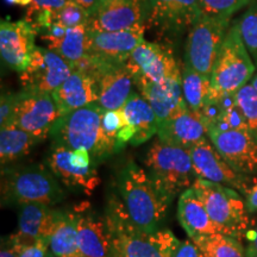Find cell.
Instances as JSON below:
<instances>
[{"label":"cell","instance_id":"cell-1","mask_svg":"<svg viewBox=\"0 0 257 257\" xmlns=\"http://www.w3.org/2000/svg\"><path fill=\"white\" fill-rule=\"evenodd\" d=\"M105 110L98 102L61 115L51 127L53 144L68 149H87L94 163L101 162L117 153V143L105 133L102 117Z\"/></svg>","mask_w":257,"mask_h":257},{"label":"cell","instance_id":"cell-2","mask_svg":"<svg viewBox=\"0 0 257 257\" xmlns=\"http://www.w3.org/2000/svg\"><path fill=\"white\" fill-rule=\"evenodd\" d=\"M118 189L128 217L148 232L160 230L170 202L159 192L147 170L127 161L117 176Z\"/></svg>","mask_w":257,"mask_h":257},{"label":"cell","instance_id":"cell-3","mask_svg":"<svg viewBox=\"0 0 257 257\" xmlns=\"http://www.w3.org/2000/svg\"><path fill=\"white\" fill-rule=\"evenodd\" d=\"M66 198L61 182L42 165L11 166L2 169L3 206L59 204Z\"/></svg>","mask_w":257,"mask_h":257},{"label":"cell","instance_id":"cell-4","mask_svg":"<svg viewBox=\"0 0 257 257\" xmlns=\"http://www.w3.org/2000/svg\"><path fill=\"white\" fill-rule=\"evenodd\" d=\"M106 221L112 236L120 243L125 257H173L180 240L168 229L148 232L128 217L123 201L111 198L106 207Z\"/></svg>","mask_w":257,"mask_h":257},{"label":"cell","instance_id":"cell-5","mask_svg":"<svg viewBox=\"0 0 257 257\" xmlns=\"http://www.w3.org/2000/svg\"><path fill=\"white\" fill-rule=\"evenodd\" d=\"M255 69V63L240 36L238 21L234 22L227 30L214 62L206 104L217 102L225 96L236 94L252 80Z\"/></svg>","mask_w":257,"mask_h":257},{"label":"cell","instance_id":"cell-6","mask_svg":"<svg viewBox=\"0 0 257 257\" xmlns=\"http://www.w3.org/2000/svg\"><path fill=\"white\" fill-rule=\"evenodd\" d=\"M144 165L159 192L169 202L180 192L192 187L198 179L188 150L160 140H156L148 149Z\"/></svg>","mask_w":257,"mask_h":257},{"label":"cell","instance_id":"cell-7","mask_svg":"<svg viewBox=\"0 0 257 257\" xmlns=\"http://www.w3.org/2000/svg\"><path fill=\"white\" fill-rule=\"evenodd\" d=\"M146 25L119 31L88 30L86 56L75 69L96 74L102 69L125 64L133 51L144 41Z\"/></svg>","mask_w":257,"mask_h":257},{"label":"cell","instance_id":"cell-8","mask_svg":"<svg viewBox=\"0 0 257 257\" xmlns=\"http://www.w3.org/2000/svg\"><path fill=\"white\" fill-rule=\"evenodd\" d=\"M212 220L229 236L239 239L249 226L245 201L236 189L198 178L192 186Z\"/></svg>","mask_w":257,"mask_h":257},{"label":"cell","instance_id":"cell-9","mask_svg":"<svg viewBox=\"0 0 257 257\" xmlns=\"http://www.w3.org/2000/svg\"><path fill=\"white\" fill-rule=\"evenodd\" d=\"M230 18L226 16L201 15L188 31L185 61L204 76L211 78L218 53L229 30Z\"/></svg>","mask_w":257,"mask_h":257},{"label":"cell","instance_id":"cell-10","mask_svg":"<svg viewBox=\"0 0 257 257\" xmlns=\"http://www.w3.org/2000/svg\"><path fill=\"white\" fill-rule=\"evenodd\" d=\"M137 88L148 83L181 80V69L169 47L156 42L142 43L125 63Z\"/></svg>","mask_w":257,"mask_h":257},{"label":"cell","instance_id":"cell-11","mask_svg":"<svg viewBox=\"0 0 257 257\" xmlns=\"http://www.w3.org/2000/svg\"><path fill=\"white\" fill-rule=\"evenodd\" d=\"M200 0H147V29L162 36H179L201 17Z\"/></svg>","mask_w":257,"mask_h":257},{"label":"cell","instance_id":"cell-12","mask_svg":"<svg viewBox=\"0 0 257 257\" xmlns=\"http://www.w3.org/2000/svg\"><path fill=\"white\" fill-rule=\"evenodd\" d=\"M60 117L53 94L46 92L18 91V101L8 126H17L28 133L47 138Z\"/></svg>","mask_w":257,"mask_h":257},{"label":"cell","instance_id":"cell-13","mask_svg":"<svg viewBox=\"0 0 257 257\" xmlns=\"http://www.w3.org/2000/svg\"><path fill=\"white\" fill-rule=\"evenodd\" d=\"M207 137L233 170L246 176L257 174V136L251 131L208 128Z\"/></svg>","mask_w":257,"mask_h":257},{"label":"cell","instance_id":"cell-14","mask_svg":"<svg viewBox=\"0 0 257 257\" xmlns=\"http://www.w3.org/2000/svg\"><path fill=\"white\" fill-rule=\"evenodd\" d=\"M198 178L217 182L246 195L251 189V178L242 175L227 165L211 141L204 138L188 149Z\"/></svg>","mask_w":257,"mask_h":257},{"label":"cell","instance_id":"cell-15","mask_svg":"<svg viewBox=\"0 0 257 257\" xmlns=\"http://www.w3.org/2000/svg\"><path fill=\"white\" fill-rule=\"evenodd\" d=\"M73 69L66 60L48 48L36 47L28 68L19 75L23 89L53 93L59 88Z\"/></svg>","mask_w":257,"mask_h":257},{"label":"cell","instance_id":"cell-16","mask_svg":"<svg viewBox=\"0 0 257 257\" xmlns=\"http://www.w3.org/2000/svg\"><path fill=\"white\" fill-rule=\"evenodd\" d=\"M37 35L36 28L27 19L18 22L3 19L0 23V54L3 63L19 73L27 69L36 49L35 40Z\"/></svg>","mask_w":257,"mask_h":257},{"label":"cell","instance_id":"cell-17","mask_svg":"<svg viewBox=\"0 0 257 257\" xmlns=\"http://www.w3.org/2000/svg\"><path fill=\"white\" fill-rule=\"evenodd\" d=\"M146 11L147 0H104L89 17L88 30L119 31L133 29L144 24Z\"/></svg>","mask_w":257,"mask_h":257},{"label":"cell","instance_id":"cell-18","mask_svg":"<svg viewBox=\"0 0 257 257\" xmlns=\"http://www.w3.org/2000/svg\"><path fill=\"white\" fill-rule=\"evenodd\" d=\"M46 166L61 184L91 195L100 184L95 167L81 168L72 161V149L51 144L46 159Z\"/></svg>","mask_w":257,"mask_h":257},{"label":"cell","instance_id":"cell-19","mask_svg":"<svg viewBox=\"0 0 257 257\" xmlns=\"http://www.w3.org/2000/svg\"><path fill=\"white\" fill-rule=\"evenodd\" d=\"M78 214V238L82 257H111V233L106 217L99 216L88 204L74 207Z\"/></svg>","mask_w":257,"mask_h":257},{"label":"cell","instance_id":"cell-20","mask_svg":"<svg viewBox=\"0 0 257 257\" xmlns=\"http://www.w3.org/2000/svg\"><path fill=\"white\" fill-rule=\"evenodd\" d=\"M67 211L55 210L43 204H27L19 206L18 229L12 236L23 244L50 238Z\"/></svg>","mask_w":257,"mask_h":257},{"label":"cell","instance_id":"cell-21","mask_svg":"<svg viewBox=\"0 0 257 257\" xmlns=\"http://www.w3.org/2000/svg\"><path fill=\"white\" fill-rule=\"evenodd\" d=\"M51 94L61 117L98 102V81L87 70L75 69Z\"/></svg>","mask_w":257,"mask_h":257},{"label":"cell","instance_id":"cell-22","mask_svg":"<svg viewBox=\"0 0 257 257\" xmlns=\"http://www.w3.org/2000/svg\"><path fill=\"white\" fill-rule=\"evenodd\" d=\"M157 136L163 143L188 150L207 136V126L201 115L187 107L159 123Z\"/></svg>","mask_w":257,"mask_h":257},{"label":"cell","instance_id":"cell-23","mask_svg":"<svg viewBox=\"0 0 257 257\" xmlns=\"http://www.w3.org/2000/svg\"><path fill=\"white\" fill-rule=\"evenodd\" d=\"M38 36L46 42L48 49L59 54L69 63L72 69L85 59L87 51V24L66 29L54 23L38 32Z\"/></svg>","mask_w":257,"mask_h":257},{"label":"cell","instance_id":"cell-24","mask_svg":"<svg viewBox=\"0 0 257 257\" xmlns=\"http://www.w3.org/2000/svg\"><path fill=\"white\" fill-rule=\"evenodd\" d=\"M98 81V104L106 111L120 110L133 94L134 79L125 64L94 74Z\"/></svg>","mask_w":257,"mask_h":257},{"label":"cell","instance_id":"cell-25","mask_svg":"<svg viewBox=\"0 0 257 257\" xmlns=\"http://www.w3.org/2000/svg\"><path fill=\"white\" fill-rule=\"evenodd\" d=\"M178 219L189 238L218 233L226 234L220 226L212 220L204 202L193 187L187 188L180 195Z\"/></svg>","mask_w":257,"mask_h":257},{"label":"cell","instance_id":"cell-26","mask_svg":"<svg viewBox=\"0 0 257 257\" xmlns=\"http://www.w3.org/2000/svg\"><path fill=\"white\" fill-rule=\"evenodd\" d=\"M138 91L153 107L159 123L187 107L182 94L181 80L148 83L138 88Z\"/></svg>","mask_w":257,"mask_h":257},{"label":"cell","instance_id":"cell-27","mask_svg":"<svg viewBox=\"0 0 257 257\" xmlns=\"http://www.w3.org/2000/svg\"><path fill=\"white\" fill-rule=\"evenodd\" d=\"M121 112L125 123L134 130L131 146H141L157 134L159 120L155 112L149 102L137 92H133L126 104L121 107Z\"/></svg>","mask_w":257,"mask_h":257},{"label":"cell","instance_id":"cell-28","mask_svg":"<svg viewBox=\"0 0 257 257\" xmlns=\"http://www.w3.org/2000/svg\"><path fill=\"white\" fill-rule=\"evenodd\" d=\"M46 140L44 137L22 130L17 126H5L0 130V160L4 167L28 155L32 148Z\"/></svg>","mask_w":257,"mask_h":257},{"label":"cell","instance_id":"cell-29","mask_svg":"<svg viewBox=\"0 0 257 257\" xmlns=\"http://www.w3.org/2000/svg\"><path fill=\"white\" fill-rule=\"evenodd\" d=\"M49 249L54 257H82L78 238V214L74 208L67 211L50 236Z\"/></svg>","mask_w":257,"mask_h":257},{"label":"cell","instance_id":"cell-30","mask_svg":"<svg viewBox=\"0 0 257 257\" xmlns=\"http://www.w3.org/2000/svg\"><path fill=\"white\" fill-rule=\"evenodd\" d=\"M182 94L189 110L200 114L208 100L211 80L207 76L198 73L187 64H184L181 69Z\"/></svg>","mask_w":257,"mask_h":257},{"label":"cell","instance_id":"cell-31","mask_svg":"<svg viewBox=\"0 0 257 257\" xmlns=\"http://www.w3.org/2000/svg\"><path fill=\"white\" fill-rule=\"evenodd\" d=\"M191 239L198 246L200 257H245L240 240L229 234H210Z\"/></svg>","mask_w":257,"mask_h":257},{"label":"cell","instance_id":"cell-32","mask_svg":"<svg viewBox=\"0 0 257 257\" xmlns=\"http://www.w3.org/2000/svg\"><path fill=\"white\" fill-rule=\"evenodd\" d=\"M89 17H91V15L87 10L83 9L81 5L73 2V0H68L63 8L51 14L53 24H59L66 29L75 28L79 25H88Z\"/></svg>","mask_w":257,"mask_h":257},{"label":"cell","instance_id":"cell-33","mask_svg":"<svg viewBox=\"0 0 257 257\" xmlns=\"http://www.w3.org/2000/svg\"><path fill=\"white\" fill-rule=\"evenodd\" d=\"M238 25L244 46L257 67V4L250 6L238 21Z\"/></svg>","mask_w":257,"mask_h":257},{"label":"cell","instance_id":"cell-34","mask_svg":"<svg viewBox=\"0 0 257 257\" xmlns=\"http://www.w3.org/2000/svg\"><path fill=\"white\" fill-rule=\"evenodd\" d=\"M237 105L245 118L249 131L257 136V92L251 83H248L234 94Z\"/></svg>","mask_w":257,"mask_h":257},{"label":"cell","instance_id":"cell-35","mask_svg":"<svg viewBox=\"0 0 257 257\" xmlns=\"http://www.w3.org/2000/svg\"><path fill=\"white\" fill-rule=\"evenodd\" d=\"M251 0H200V9L204 15L231 17Z\"/></svg>","mask_w":257,"mask_h":257},{"label":"cell","instance_id":"cell-36","mask_svg":"<svg viewBox=\"0 0 257 257\" xmlns=\"http://www.w3.org/2000/svg\"><path fill=\"white\" fill-rule=\"evenodd\" d=\"M18 101V92H5L0 100V126L5 127L10 124Z\"/></svg>","mask_w":257,"mask_h":257},{"label":"cell","instance_id":"cell-37","mask_svg":"<svg viewBox=\"0 0 257 257\" xmlns=\"http://www.w3.org/2000/svg\"><path fill=\"white\" fill-rule=\"evenodd\" d=\"M68 0H32L31 5L29 6L25 19L29 21L31 17L42 11H57L67 4Z\"/></svg>","mask_w":257,"mask_h":257},{"label":"cell","instance_id":"cell-38","mask_svg":"<svg viewBox=\"0 0 257 257\" xmlns=\"http://www.w3.org/2000/svg\"><path fill=\"white\" fill-rule=\"evenodd\" d=\"M50 238L38 239L36 242L25 244L19 257H48L50 253Z\"/></svg>","mask_w":257,"mask_h":257},{"label":"cell","instance_id":"cell-39","mask_svg":"<svg viewBox=\"0 0 257 257\" xmlns=\"http://www.w3.org/2000/svg\"><path fill=\"white\" fill-rule=\"evenodd\" d=\"M25 244L19 242L12 234L4 237L2 240V250H0V257H19L22 249Z\"/></svg>","mask_w":257,"mask_h":257},{"label":"cell","instance_id":"cell-40","mask_svg":"<svg viewBox=\"0 0 257 257\" xmlns=\"http://www.w3.org/2000/svg\"><path fill=\"white\" fill-rule=\"evenodd\" d=\"M173 257H200V253L193 240L188 239L180 242Z\"/></svg>","mask_w":257,"mask_h":257},{"label":"cell","instance_id":"cell-41","mask_svg":"<svg viewBox=\"0 0 257 257\" xmlns=\"http://www.w3.org/2000/svg\"><path fill=\"white\" fill-rule=\"evenodd\" d=\"M245 206L249 214L257 212V182L252 186L248 194L245 195Z\"/></svg>","mask_w":257,"mask_h":257},{"label":"cell","instance_id":"cell-42","mask_svg":"<svg viewBox=\"0 0 257 257\" xmlns=\"http://www.w3.org/2000/svg\"><path fill=\"white\" fill-rule=\"evenodd\" d=\"M257 255V226L251 234V238L249 239L248 245L245 248V257Z\"/></svg>","mask_w":257,"mask_h":257},{"label":"cell","instance_id":"cell-43","mask_svg":"<svg viewBox=\"0 0 257 257\" xmlns=\"http://www.w3.org/2000/svg\"><path fill=\"white\" fill-rule=\"evenodd\" d=\"M73 2L78 3V4L81 5L83 9L87 10L89 15H92L93 12L98 9V6L100 5L101 0H73Z\"/></svg>","mask_w":257,"mask_h":257},{"label":"cell","instance_id":"cell-44","mask_svg":"<svg viewBox=\"0 0 257 257\" xmlns=\"http://www.w3.org/2000/svg\"><path fill=\"white\" fill-rule=\"evenodd\" d=\"M111 233V232H110ZM111 257H125L120 243L111 234Z\"/></svg>","mask_w":257,"mask_h":257},{"label":"cell","instance_id":"cell-45","mask_svg":"<svg viewBox=\"0 0 257 257\" xmlns=\"http://www.w3.org/2000/svg\"><path fill=\"white\" fill-rule=\"evenodd\" d=\"M9 4H14V5H21V6H30L32 0H6Z\"/></svg>","mask_w":257,"mask_h":257},{"label":"cell","instance_id":"cell-46","mask_svg":"<svg viewBox=\"0 0 257 257\" xmlns=\"http://www.w3.org/2000/svg\"><path fill=\"white\" fill-rule=\"evenodd\" d=\"M250 83H251V85L253 86V88H255L256 92H257V74H256L255 76H253L252 80H251V82H250Z\"/></svg>","mask_w":257,"mask_h":257},{"label":"cell","instance_id":"cell-47","mask_svg":"<svg viewBox=\"0 0 257 257\" xmlns=\"http://www.w3.org/2000/svg\"><path fill=\"white\" fill-rule=\"evenodd\" d=\"M48 257H54L53 255H51V253H49V256H48Z\"/></svg>","mask_w":257,"mask_h":257},{"label":"cell","instance_id":"cell-48","mask_svg":"<svg viewBox=\"0 0 257 257\" xmlns=\"http://www.w3.org/2000/svg\"><path fill=\"white\" fill-rule=\"evenodd\" d=\"M246 257H257V255H255V256H246Z\"/></svg>","mask_w":257,"mask_h":257},{"label":"cell","instance_id":"cell-49","mask_svg":"<svg viewBox=\"0 0 257 257\" xmlns=\"http://www.w3.org/2000/svg\"><path fill=\"white\" fill-rule=\"evenodd\" d=\"M101 2H104V0H101Z\"/></svg>","mask_w":257,"mask_h":257}]
</instances>
